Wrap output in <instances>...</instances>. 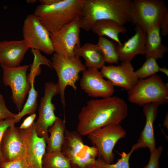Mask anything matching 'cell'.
I'll use <instances>...</instances> for the list:
<instances>
[{"label": "cell", "instance_id": "obj_17", "mask_svg": "<svg viewBox=\"0 0 168 168\" xmlns=\"http://www.w3.org/2000/svg\"><path fill=\"white\" fill-rule=\"evenodd\" d=\"M159 105L156 103H151L143 106L146 123L137 142L131 148L134 151L147 147L151 153L156 149L153 125L157 117Z\"/></svg>", "mask_w": 168, "mask_h": 168}, {"label": "cell", "instance_id": "obj_3", "mask_svg": "<svg viewBox=\"0 0 168 168\" xmlns=\"http://www.w3.org/2000/svg\"><path fill=\"white\" fill-rule=\"evenodd\" d=\"M84 0H60L50 5L40 4L34 14L50 33H54L64 26L80 20Z\"/></svg>", "mask_w": 168, "mask_h": 168}, {"label": "cell", "instance_id": "obj_9", "mask_svg": "<svg viewBox=\"0 0 168 168\" xmlns=\"http://www.w3.org/2000/svg\"><path fill=\"white\" fill-rule=\"evenodd\" d=\"M3 70L2 80L5 86H9L12 91V98L19 112L23 107L26 97L31 87L27 76L29 66L10 68L0 64Z\"/></svg>", "mask_w": 168, "mask_h": 168}, {"label": "cell", "instance_id": "obj_8", "mask_svg": "<svg viewBox=\"0 0 168 168\" xmlns=\"http://www.w3.org/2000/svg\"><path fill=\"white\" fill-rule=\"evenodd\" d=\"M125 130L120 124L109 125L97 129L89 133L88 137L97 149L99 158L110 164L113 161L114 147L120 139L126 135Z\"/></svg>", "mask_w": 168, "mask_h": 168}, {"label": "cell", "instance_id": "obj_11", "mask_svg": "<svg viewBox=\"0 0 168 168\" xmlns=\"http://www.w3.org/2000/svg\"><path fill=\"white\" fill-rule=\"evenodd\" d=\"M22 34L23 39L30 48L48 55L54 53L49 32L34 13L28 14L25 19Z\"/></svg>", "mask_w": 168, "mask_h": 168}, {"label": "cell", "instance_id": "obj_29", "mask_svg": "<svg viewBox=\"0 0 168 168\" xmlns=\"http://www.w3.org/2000/svg\"><path fill=\"white\" fill-rule=\"evenodd\" d=\"M163 149V147L160 146L151 153L148 162L143 168H159L160 158Z\"/></svg>", "mask_w": 168, "mask_h": 168}, {"label": "cell", "instance_id": "obj_35", "mask_svg": "<svg viewBox=\"0 0 168 168\" xmlns=\"http://www.w3.org/2000/svg\"><path fill=\"white\" fill-rule=\"evenodd\" d=\"M60 0H39V1L40 4L46 5H50L58 2Z\"/></svg>", "mask_w": 168, "mask_h": 168}, {"label": "cell", "instance_id": "obj_10", "mask_svg": "<svg viewBox=\"0 0 168 168\" xmlns=\"http://www.w3.org/2000/svg\"><path fill=\"white\" fill-rule=\"evenodd\" d=\"M59 94L57 83L52 82L45 83L44 95L41 99L39 107L38 118L35 124L37 135L44 138L46 142L49 137V128L53 125L58 118L55 114V107L52 100L54 96Z\"/></svg>", "mask_w": 168, "mask_h": 168}, {"label": "cell", "instance_id": "obj_18", "mask_svg": "<svg viewBox=\"0 0 168 168\" xmlns=\"http://www.w3.org/2000/svg\"><path fill=\"white\" fill-rule=\"evenodd\" d=\"M30 47L23 39L0 41V64L10 68L20 66Z\"/></svg>", "mask_w": 168, "mask_h": 168}, {"label": "cell", "instance_id": "obj_13", "mask_svg": "<svg viewBox=\"0 0 168 168\" xmlns=\"http://www.w3.org/2000/svg\"><path fill=\"white\" fill-rule=\"evenodd\" d=\"M20 130L25 149L24 158L31 168H42V161L46 152V142L36 133L35 122L29 128Z\"/></svg>", "mask_w": 168, "mask_h": 168}, {"label": "cell", "instance_id": "obj_1", "mask_svg": "<svg viewBox=\"0 0 168 168\" xmlns=\"http://www.w3.org/2000/svg\"><path fill=\"white\" fill-rule=\"evenodd\" d=\"M128 109L125 101L116 96L89 100L78 115L77 131L85 136L105 126L120 124L127 116Z\"/></svg>", "mask_w": 168, "mask_h": 168}, {"label": "cell", "instance_id": "obj_28", "mask_svg": "<svg viewBox=\"0 0 168 168\" xmlns=\"http://www.w3.org/2000/svg\"><path fill=\"white\" fill-rule=\"evenodd\" d=\"M134 150L131 148L130 152L127 153L123 152L119 153L121 157L114 164H109L105 162L102 159L98 158L96 160L95 168H129V160Z\"/></svg>", "mask_w": 168, "mask_h": 168}, {"label": "cell", "instance_id": "obj_26", "mask_svg": "<svg viewBox=\"0 0 168 168\" xmlns=\"http://www.w3.org/2000/svg\"><path fill=\"white\" fill-rule=\"evenodd\" d=\"M31 87L29 92V95L25 104L21 111L16 114L14 117L15 122L18 123L21 119L26 114H31L35 113L38 105L37 98L38 92L34 87V78L30 79Z\"/></svg>", "mask_w": 168, "mask_h": 168}, {"label": "cell", "instance_id": "obj_32", "mask_svg": "<svg viewBox=\"0 0 168 168\" xmlns=\"http://www.w3.org/2000/svg\"><path fill=\"white\" fill-rule=\"evenodd\" d=\"M16 123L14 118H10L0 120V144L3 135L5 130L9 126ZM6 162L0 151V163Z\"/></svg>", "mask_w": 168, "mask_h": 168}, {"label": "cell", "instance_id": "obj_20", "mask_svg": "<svg viewBox=\"0 0 168 168\" xmlns=\"http://www.w3.org/2000/svg\"><path fill=\"white\" fill-rule=\"evenodd\" d=\"M75 55L82 57L85 60L87 69H99L104 66L105 62L101 52L96 44L87 43L74 49Z\"/></svg>", "mask_w": 168, "mask_h": 168}, {"label": "cell", "instance_id": "obj_33", "mask_svg": "<svg viewBox=\"0 0 168 168\" xmlns=\"http://www.w3.org/2000/svg\"><path fill=\"white\" fill-rule=\"evenodd\" d=\"M36 117L35 113L30 114L24 120L19 127V129H25L30 128L34 122Z\"/></svg>", "mask_w": 168, "mask_h": 168}, {"label": "cell", "instance_id": "obj_7", "mask_svg": "<svg viewBox=\"0 0 168 168\" xmlns=\"http://www.w3.org/2000/svg\"><path fill=\"white\" fill-rule=\"evenodd\" d=\"M167 13L168 8L163 0L132 1V22L139 26L146 33L154 28L160 27Z\"/></svg>", "mask_w": 168, "mask_h": 168}, {"label": "cell", "instance_id": "obj_21", "mask_svg": "<svg viewBox=\"0 0 168 168\" xmlns=\"http://www.w3.org/2000/svg\"><path fill=\"white\" fill-rule=\"evenodd\" d=\"M160 28L152 29L147 33L145 46L146 59L152 58L156 60L162 59L168 51V47L162 44L160 35Z\"/></svg>", "mask_w": 168, "mask_h": 168}, {"label": "cell", "instance_id": "obj_23", "mask_svg": "<svg viewBox=\"0 0 168 168\" xmlns=\"http://www.w3.org/2000/svg\"><path fill=\"white\" fill-rule=\"evenodd\" d=\"M65 129V121L58 117L53 125L48 128L50 136L46 142V152L61 151L64 140Z\"/></svg>", "mask_w": 168, "mask_h": 168}, {"label": "cell", "instance_id": "obj_4", "mask_svg": "<svg viewBox=\"0 0 168 168\" xmlns=\"http://www.w3.org/2000/svg\"><path fill=\"white\" fill-rule=\"evenodd\" d=\"M61 151L70 161L72 168H95L98 151L94 146L85 145L77 131L66 129Z\"/></svg>", "mask_w": 168, "mask_h": 168}, {"label": "cell", "instance_id": "obj_31", "mask_svg": "<svg viewBox=\"0 0 168 168\" xmlns=\"http://www.w3.org/2000/svg\"><path fill=\"white\" fill-rule=\"evenodd\" d=\"M16 114L12 112L7 108L3 96L0 94V120L14 118Z\"/></svg>", "mask_w": 168, "mask_h": 168}, {"label": "cell", "instance_id": "obj_36", "mask_svg": "<svg viewBox=\"0 0 168 168\" xmlns=\"http://www.w3.org/2000/svg\"><path fill=\"white\" fill-rule=\"evenodd\" d=\"M159 72H161L165 74L167 77L168 76V69L166 67L159 68Z\"/></svg>", "mask_w": 168, "mask_h": 168}, {"label": "cell", "instance_id": "obj_39", "mask_svg": "<svg viewBox=\"0 0 168 168\" xmlns=\"http://www.w3.org/2000/svg\"><path fill=\"white\" fill-rule=\"evenodd\" d=\"M0 168H1V166H0Z\"/></svg>", "mask_w": 168, "mask_h": 168}, {"label": "cell", "instance_id": "obj_16", "mask_svg": "<svg viewBox=\"0 0 168 168\" xmlns=\"http://www.w3.org/2000/svg\"><path fill=\"white\" fill-rule=\"evenodd\" d=\"M1 155L6 161L24 158L25 149L19 128L13 124L5 131L0 144Z\"/></svg>", "mask_w": 168, "mask_h": 168}, {"label": "cell", "instance_id": "obj_34", "mask_svg": "<svg viewBox=\"0 0 168 168\" xmlns=\"http://www.w3.org/2000/svg\"><path fill=\"white\" fill-rule=\"evenodd\" d=\"M161 29V35L166 36L168 34V13L167 14L162 20L160 26Z\"/></svg>", "mask_w": 168, "mask_h": 168}, {"label": "cell", "instance_id": "obj_5", "mask_svg": "<svg viewBox=\"0 0 168 168\" xmlns=\"http://www.w3.org/2000/svg\"><path fill=\"white\" fill-rule=\"evenodd\" d=\"M128 93L129 101L141 106L151 103L160 105L168 102V84L156 73L146 79H139Z\"/></svg>", "mask_w": 168, "mask_h": 168}, {"label": "cell", "instance_id": "obj_19", "mask_svg": "<svg viewBox=\"0 0 168 168\" xmlns=\"http://www.w3.org/2000/svg\"><path fill=\"white\" fill-rule=\"evenodd\" d=\"M135 33L124 44H118L117 50L119 60L122 62H130L137 55L145 54L147 33L136 25Z\"/></svg>", "mask_w": 168, "mask_h": 168}, {"label": "cell", "instance_id": "obj_6", "mask_svg": "<svg viewBox=\"0 0 168 168\" xmlns=\"http://www.w3.org/2000/svg\"><path fill=\"white\" fill-rule=\"evenodd\" d=\"M51 66L55 71L58 78L57 83L59 89L61 101L65 105V92L68 86L76 91V82L79 79V73L86 69L80 57L75 55L67 57L54 53L51 58Z\"/></svg>", "mask_w": 168, "mask_h": 168}, {"label": "cell", "instance_id": "obj_12", "mask_svg": "<svg viewBox=\"0 0 168 168\" xmlns=\"http://www.w3.org/2000/svg\"><path fill=\"white\" fill-rule=\"evenodd\" d=\"M79 20H76L64 26L56 32L50 33L54 53L67 57L75 55L74 50L81 46Z\"/></svg>", "mask_w": 168, "mask_h": 168}, {"label": "cell", "instance_id": "obj_2", "mask_svg": "<svg viewBox=\"0 0 168 168\" xmlns=\"http://www.w3.org/2000/svg\"><path fill=\"white\" fill-rule=\"evenodd\" d=\"M132 4L131 0H84L80 27L88 32L99 20H111L121 26L132 22Z\"/></svg>", "mask_w": 168, "mask_h": 168}, {"label": "cell", "instance_id": "obj_22", "mask_svg": "<svg viewBox=\"0 0 168 168\" xmlns=\"http://www.w3.org/2000/svg\"><path fill=\"white\" fill-rule=\"evenodd\" d=\"M91 30L99 37L106 36L115 41L119 45L122 44L119 37V34L127 32L126 28L123 26L111 20H102L96 21Z\"/></svg>", "mask_w": 168, "mask_h": 168}, {"label": "cell", "instance_id": "obj_15", "mask_svg": "<svg viewBox=\"0 0 168 168\" xmlns=\"http://www.w3.org/2000/svg\"><path fill=\"white\" fill-rule=\"evenodd\" d=\"M104 78L108 79L114 86L130 90L137 83L134 68L130 62H122L120 65L104 66L100 71Z\"/></svg>", "mask_w": 168, "mask_h": 168}, {"label": "cell", "instance_id": "obj_25", "mask_svg": "<svg viewBox=\"0 0 168 168\" xmlns=\"http://www.w3.org/2000/svg\"><path fill=\"white\" fill-rule=\"evenodd\" d=\"M117 43L104 37H99L96 44L100 49L104 61L109 63L118 64L119 60Z\"/></svg>", "mask_w": 168, "mask_h": 168}, {"label": "cell", "instance_id": "obj_37", "mask_svg": "<svg viewBox=\"0 0 168 168\" xmlns=\"http://www.w3.org/2000/svg\"><path fill=\"white\" fill-rule=\"evenodd\" d=\"M168 113H167L165 118L163 124L164 126L166 128L167 127V128H168Z\"/></svg>", "mask_w": 168, "mask_h": 168}, {"label": "cell", "instance_id": "obj_30", "mask_svg": "<svg viewBox=\"0 0 168 168\" xmlns=\"http://www.w3.org/2000/svg\"><path fill=\"white\" fill-rule=\"evenodd\" d=\"M1 168H31L24 158L0 163Z\"/></svg>", "mask_w": 168, "mask_h": 168}, {"label": "cell", "instance_id": "obj_27", "mask_svg": "<svg viewBox=\"0 0 168 168\" xmlns=\"http://www.w3.org/2000/svg\"><path fill=\"white\" fill-rule=\"evenodd\" d=\"M146 59L142 66L135 71V74L138 79L147 78L159 72L160 67L156 59L152 58Z\"/></svg>", "mask_w": 168, "mask_h": 168}, {"label": "cell", "instance_id": "obj_24", "mask_svg": "<svg viewBox=\"0 0 168 168\" xmlns=\"http://www.w3.org/2000/svg\"><path fill=\"white\" fill-rule=\"evenodd\" d=\"M42 168H72L69 160L61 151L45 152L42 161Z\"/></svg>", "mask_w": 168, "mask_h": 168}, {"label": "cell", "instance_id": "obj_14", "mask_svg": "<svg viewBox=\"0 0 168 168\" xmlns=\"http://www.w3.org/2000/svg\"><path fill=\"white\" fill-rule=\"evenodd\" d=\"M80 86L88 96L93 98L111 96L115 91L111 82L104 79L96 68H86L82 72Z\"/></svg>", "mask_w": 168, "mask_h": 168}, {"label": "cell", "instance_id": "obj_38", "mask_svg": "<svg viewBox=\"0 0 168 168\" xmlns=\"http://www.w3.org/2000/svg\"><path fill=\"white\" fill-rule=\"evenodd\" d=\"M26 2L28 3H34L36 2H37V0H26Z\"/></svg>", "mask_w": 168, "mask_h": 168}]
</instances>
